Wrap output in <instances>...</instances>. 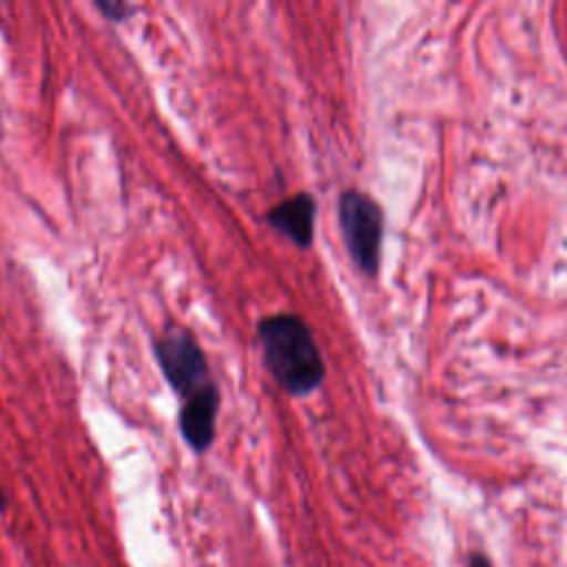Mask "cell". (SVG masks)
Returning <instances> with one entry per match:
<instances>
[{
  "label": "cell",
  "mask_w": 567,
  "mask_h": 567,
  "mask_svg": "<svg viewBox=\"0 0 567 567\" xmlns=\"http://www.w3.org/2000/svg\"><path fill=\"white\" fill-rule=\"evenodd\" d=\"M257 341L268 374L284 392L308 396L323 383V357L310 326L299 315H266L257 323Z\"/></svg>",
  "instance_id": "6da1fadb"
},
{
  "label": "cell",
  "mask_w": 567,
  "mask_h": 567,
  "mask_svg": "<svg viewBox=\"0 0 567 567\" xmlns=\"http://www.w3.org/2000/svg\"><path fill=\"white\" fill-rule=\"evenodd\" d=\"M339 226L357 268L374 277L379 270L383 237V213L379 204L361 190H343L339 197Z\"/></svg>",
  "instance_id": "7a4b0ae2"
},
{
  "label": "cell",
  "mask_w": 567,
  "mask_h": 567,
  "mask_svg": "<svg viewBox=\"0 0 567 567\" xmlns=\"http://www.w3.org/2000/svg\"><path fill=\"white\" fill-rule=\"evenodd\" d=\"M153 352L164 372V379L175 390V394L182 396V401L213 383L208 359L190 330L168 326L153 341Z\"/></svg>",
  "instance_id": "3957f363"
},
{
  "label": "cell",
  "mask_w": 567,
  "mask_h": 567,
  "mask_svg": "<svg viewBox=\"0 0 567 567\" xmlns=\"http://www.w3.org/2000/svg\"><path fill=\"white\" fill-rule=\"evenodd\" d=\"M219 399H221L219 388L213 381L206 388H202L199 392L184 399V403H182L179 432H182V439L186 441V445L197 454H204L215 439V421H217V412H219Z\"/></svg>",
  "instance_id": "277c9868"
},
{
  "label": "cell",
  "mask_w": 567,
  "mask_h": 567,
  "mask_svg": "<svg viewBox=\"0 0 567 567\" xmlns=\"http://www.w3.org/2000/svg\"><path fill=\"white\" fill-rule=\"evenodd\" d=\"M315 219L317 202L310 193H297L284 202L270 206L264 215V221L288 237L299 248H310L315 239Z\"/></svg>",
  "instance_id": "5b68a950"
},
{
  "label": "cell",
  "mask_w": 567,
  "mask_h": 567,
  "mask_svg": "<svg viewBox=\"0 0 567 567\" xmlns=\"http://www.w3.org/2000/svg\"><path fill=\"white\" fill-rule=\"evenodd\" d=\"M95 7L111 22H124L126 18H131V13H135V7L124 0H97Z\"/></svg>",
  "instance_id": "8992f818"
},
{
  "label": "cell",
  "mask_w": 567,
  "mask_h": 567,
  "mask_svg": "<svg viewBox=\"0 0 567 567\" xmlns=\"http://www.w3.org/2000/svg\"><path fill=\"white\" fill-rule=\"evenodd\" d=\"M467 567H492L489 558L483 556V554H472L470 560H467Z\"/></svg>",
  "instance_id": "52a82bcc"
},
{
  "label": "cell",
  "mask_w": 567,
  "mask_h": 567,
  "mask_svg": "<svg viewBox=\"0 0 567 567\" xmlns=\"http://www.w3.org/2000/svg\"><path fill=\"white\" fill-rule=\"evenodd\" d=\"M7 507V498H4V494L0 492V512Z\"/></svg>",
  "instance_id": "ba28073f"
}]
</instances>
